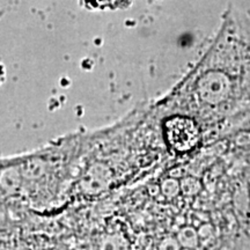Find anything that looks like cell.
Masks as SVG:
<instances>
[{
    "instance_id": "obj_2",
    "label": "cell",
    "mask_w": 250,
    "mask_h": 250,
    "mask_svg": "<svg viewBox=\"0 0 250 250\" xmlns=\"http://www.w3.org/2000/svg\"><path fill=\"white\" fill-rule=\"evenodd\" d=\"M72 133L35 151L0 158V215L55 214L65 205L85 146Z\"/></svg>"
},
{
    "instance_id": "obj_1",
    "label": "cell",
    "mask_w": 250,
    "mask_h": 250,
    "mask_svg": "<svg viewBox=\"0 0 250 250\" xmlns=\"http://www.w3.org/2000/svg\"><path fill=\"white\" fill-rule=\"evenodd\" d=\"M165 99L195 117L205 143L215 142L226 121L250 108V20L245 13L227 9L210 49Z\"/></svg>"
}]
</instances>
